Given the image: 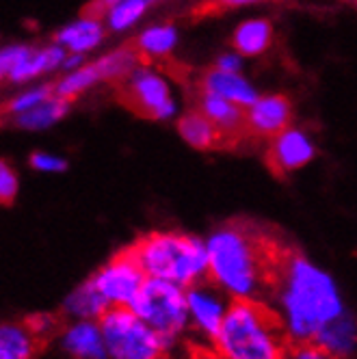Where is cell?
<instances>
[{
  "mask_svg": "<svg viewBox=\"0 0 357 359\" xmlns=\"http://www.w3.org/2000/svg\"><path fill=\"white\" fill-rule=\"evenodd\" d=\"M267 303L290 342H314L325 325L349 312L336 277L295 249H284Z\"/></svg>",
  "mask_w": 357,
  "mask_h": 359,
  "instance_id": "6da1fadb",
  "label": "cell"
},
{
  "mask_svg": "<svg viewBox=\"0 0 357 359\" xmlns=\"http://www.w3.org/2000/svg\"><path fill=\"white\" fill-rule=\"evenodd\" d=\"M284 249L253 223L219 225L206 236L208 279L232 301H269Z\"/></svg>",
  "mask_w": 357,
  "mask_h": 359,
  "instance_id": "7a4b0ae2",
  "label": "cell"
},
{
  "mask_svg": "<svg viewBox=\"0 0 357 359\" xmlns=\"http://www.w3.org/2000/svg\"><path fill=\"white\" fill-rule=\"evenodd\" d=\"M290 340L267 301H232L210 342L219 359H284Z\"/></svg>",
  "mask_w": 357,
  "mask_h": 359,
  "instance_id": "3957f363",
  "label": "cell"
},
{
  "mask_svg": "<svg viewBox=\"0 0 357 359\" xmlns=\"http://www.w3.org/2000/svg\"><path fill=\"white\" fill-rule=\"evenodd\" d=\"M130 251L151 279H163L182 288L208 279L206 238L195 234L156 229L130 245Z\"/></svg>",
  "mask_w": 357,
  "mask_h": 359,
  "instance_id": "277c9868",
  "label": "cell"
},
{
  "mask_svg": "<svg viewBox=\"0 0 357 359\" xmlns=\"http://www.w3.org/2000/svg\"><path fill=\"white\" fill-rule=\"evenodd\" d=\"M130 310L154 329L169 346L177 344L184 333L191 331L187 288L169 284V281L147 277Z\"/></svg>",
  "mask_w": 357,
  "mask_h": 359,
  "instance_id": "5b68a950",
  "label": "cell"
},
{
  "mask_svg": "<svg viewBox=\"0 0 357 359\" xmlns=\"http://www.w3.org/2000/svg\"><path fill=\"white\" fill-rule=\"evenodd\" d=\"M100 325L109 359H165L171 348L130 307H113Z\"/></svg>",
  "mask_w": 357,
  "mask_h": 359,
  "instance_id": "8992f818",
  "label": "cell"
},
{
  "mask_svg": "<svg viewBox=\"0 0 357 359\" xmlns=\"http://www.w3.org/2000/svg\"><path fill=\"white\" fill-rule=\"evenodd\" d=\"M119 102L143 119L165 121L175 115V100L169 83L147 65H139L128 79L119 83Z\"/></svg>",
  "mask_w": 357,
  "mask_h": 359,
  "instance_id": "52a82bcc",
  "label": "cell"
},
{
  "mask_svg": "<svg viewBox=\"0 0 357 359\" xmlns=\"http://www.w3.org/2000/svg\"><path fill=\"white\" fill-rule=\"evenodd\" d=\"M89 279L100 292V297L109 305V310H113V307H130L135 303L147 275L128 247L115 253Z\"/></svg>",
  "mask_w": 357,
  "mask_h": 359,
  "instance_id": "ba28073f",
  "label": "cell"
},
{
  "mask_svg": "<svg viewBox=\"0 0 357 359\" xmlns=\"http://www.w3.org/2000/svg\"><path fill=\"white\" fill-rule=\"evenodd\" d=\"M67 59V50L59 43L33 48L27 43L5 46L0 53V76L13 85L29 83L39 74L63 67Z\"/></svg>",
  "mask_w": 357,
  "mask_h": 359,
  "instance_id": "9c48e42d",
  "label": "cell"
},
{
  "mask_svg": "<svg viewBox=\"0 0 357 359\" xmlns=\"http://www.w3.org/2000/svg\"><path fill=\"white\" fill-rule=\"evenodd\" d=\"M187 305L191 331L213 342L227 316L232 299L219 290L210 279H206L201 284L187 288Z\"/></svg>",
  "mask_w": 357,
  "mask_h": 359,
  "instance_id": "30bf717a",
  "label": "cell"
},
{
  "mask_svg": "<svg viewBox=\"0 0 357 359\" xmlns=\"http://www.w3.org/2000/svg\"><path fill=\"white\" fill-rule=\"evenodd\" d=\"M316 156V145L299 128H288L282 135L269 141L267 161L277 175H288L305 165H310Z\"/></svg>",
  "mask_w": 357,
  "mask_h": 359,
  "instance_id": "8fae6325",
  "label": "cell"
},
{
  "mask_svg": "<svg viewBox=\"0 0 357 359\" xmlns=\"http://www.w3.org/2000/svg\"><path fill=\"white\" fill-rule=\"evenodd\" d=\"M292 107L284 95H262L247 109V137L275 139L290 128Z\"/></svg>",
  "mask_w": 357,
  "mask_h": 359,
  "instance_id": "7c38bea8",
  "label": "cell"
},
{
  "mask_svg": "<svg viewBox=\"0 0 357 359\" xmlns=\"http://www.w3.org/2000/svg\"><path fill=\"white\" fill-rule=\"evenodd\" d=\"M57 340L69 359H109L100 320H67Z\"/></svg>",
  "mask_w": 357,
  "mask_h": 359,
  "instance_id": "4fadbf2b",
  "label": "cell"
},
{
  "mask_svg": "<svg viewBox=\"0 0 357 359\" xmlns=\"http://www.w3.org/2000/svg\"><path fill=\"white\" fill-rule=\"evenodd\" d=\"M197 109L219 128L221 135L225 137L227 147L236 145L241 139L247 137V109L201 89L197 97Z\"/></svg>",
  "mask_w": 357,
  "mask_h": 359,
  "instance_id": "5bb4252c",
  "label": "cell"
},
{
  "mask_svg": "<svg viewBox=\"0 0 357 359\" xmlns=\"http://www.w3.org/2000/svg\"><path fill=\"white\" fill-rule=\"evenodd\" d=\"M199 89L234 102V104H238L243 109H249L253 102L260 97L256 93V89H253V85L247 79H243L238 72H223L219 67H213L201 74Z\"/></svg>",
  "mask_w": 357,
  "mask_h": 359,
  "instance_id": "9a60e30c",
  "label": "cell"
},
{
  "mask_svg": "<svg viewBox=\"0 0 357 359\" xmlns=\"http://www.w3.org/2000/svg\"><path fill=\"white\" fill-rule=\"evenodd\" d=\"M314 342L331 359H351L357 351V318L349 312L321 329Z\"/></svg>",
  "mask_w": 357,
  "mask_h": 359,
  "instance_id": "2e32d148",
  "label": "cell"
},
{
  "mask_svg": "<svg viewBox=\"0 0 357 359\" xmlns=\"http://www.w3.org/2000/svg\"><path fill=\"white\" fill-rule=\"evenodd\" d=\"M177 133H180L184 143H189L191 147L201 149V151L227 147L221 130L199 109L187 111L180 119H177Z\"/></svg>",
  "mask_w": 357,
  "mask_h": 359,
  "instance_id": "e0dca14e",
  "label": "cell"
},
{
  "mask_svg": "<svg viewBox=\"0 0 357 359\" xmlns=\"http://www.w3.org/2000/svg\"><path fill=\"white\" fill-rule=\"evenodd\" d=\"M109 312V305L100 297L91 279H85L76 286L61 305V314L65 320H100Z\"/></svg>",
  "mask_w": 357,
  "mask_h": 359,
  "instance_id": "ac0fdd59",
  "label": "cell"
},
{
  "mask_svg": "<svg viewBox=\"0 0 357 359\" xmlns=\"http://www.w3.org/2000/svg\"><path fill=\"white\" fill-rule=\"evenodd\" d=\"M102 39H105L102 20L83 15L81 20H76V22L67 24L65 29H61L55 37V43L63 46L72 55H85L89 50L97 48L102 43Z\"/></svg>",
  "mask_w": 357,
  "mask_h": 359,
  "instance_id": "d6986e66",
  "label": "cell"
},
{
  "mask_svg": "<svg viewBox=\"0 0 357 359\" xmlns=\"http://www.w3.org/2000/svg\"><path fill=\"white\" fill-rule=\"evenodd\" d=\"M39 342L27 323L7 320L0 327V359H35Z\"/></svg>",
  "mask_w": 357,
  "mask_h": 359,
  "instance_id": "ffe728a7",
  "label": "cell"
},
{
  "mask_svg": "<svg viewBox=\"0 0 357 359\" xmlns=\"http://www.w3.org/2000/svg\"><path fill=\"white\" fill-rule=\"evenodd\" d=\"M273 41V24L264 18H253L238 24L232 43L241 57H258Z\"/></svg>",
  "mask_w": 357,
  "mask_h": 359,
  "instance_id": "44dd1931",
  "label": "cell"
},
{
  "mask_svg": "<svg viewBox=\"0 0 357 359\" xmlns=\"http://www.w3.org/2000/svg\"><path fill=\"white\" fill-rule=\"evenodd\" d=\"M67 111H69V100L55 93L53 97H48L35 109L11 117V123L15 128H22V130H46V128L55 126L59 119H63Z\"/></svg>",
  "mask_w": 357,
  "mask_h": 359,
  "instance_id": "7402d4cb",
  "label": "cell"
},
{
  "mask_svg": "<svg viewBox=\"0 0 357 359\" xmlns=\"http://www.w3.org/2000/svg\"><path fill=\"white\" fill-rule=\"evenodd\" d=\"M175 43H177V31L171 27V24H159V27H151V29L143 31L137 37L135 48L145 65L151 59H163V57L171 55Z\"/></svg>",
  "mask_w": 357,
  "mask_h": 359,
  "instance_id": "603a6c76",
  "label": "cell"
},
{
  "mask_svg": "<svg viewBox=\"0 0 357 359\" xmlns=\"http://www.w3.org/2000/svg\"><path fill=\"white\" fill-rule=\"evenodd\" d=\"M95 83H102V81H100L93 63H89V65H83L81 69H74L67 76H63V79L55 85V93L72 102L74 97H79L81 93L91 89Z\"/></svg>",
  "mask_w": 357,
  "mask_h": 359,
  "instance_id": "cb8c5ba5",
  "label": "cell"
},
{
  "mask_svg": "<svg viewBox=\"0 0 357 359\" xmlns=\"http://www.w3.org/2000/svg\"><path fill=\"white\" fill-rule=\"evenodd\" d=\"M147 7H149V0H121V3L107 18L109 29L117 31V33L130 29L133 24L145 13Z\"/></svg>",
  "mask_w": 357,
  "mask_h": 359,
  "instance_id": "d4e9b609",
  "label": "cell"
},
{
  "mask_svg": "<svg viewBox=\"0 0 357 359\" xmlns=\"http://www.w3.org/2000/svg\"><path fill=\"white\" fill-rule=\"evenodd\" d=\"M55 95V87H33V89H27V91H20L18 95H13L9 102L5 111L15 117V115H22L27 113L31 109H35L37 104H41V102H46L48 97Z\"/></svg>",
  "mask_w": 357,
  "mask_h": 359,
  "instance_id": "484cf974",
  "label": "cell"
},
{
  "mask_svg": "<svg viewBox=\"0 0 357 359\" xmlns=\"http://www.w3.org/2000/svg\"><path fill=\"white\" fill-rule=\"evenodd\" d=\"M27 325L33 329V333L39 338V340H48V338H53V336H59V331H61V320L55 316V314H33L27 318Z\"/></svg>",
  "mask_w": 357,
  "mask_h": 359,
  "instance_id": "4316f807",
  "label": "cell"
},
{
  "mask_svg": "<svg viewBox=\"0 0 357 359\" xmlns=\"http://www.w3.org/2000/svg\"><path fill=\"white\" fill-rule=\"evenodd\" d=\"M20 191V180L18 173L13 171V167H9V163H0V201L9 206V203L15 201Z\"/></svg>",
  "mask_w": 357,
  "mask_h": 359,
  "instance_id": "83f0119b",
  "label": "cell"
},
{
  "mask_svg": "<svg viewBox=\"0 0 357 359\" xmlns=\"http://www.w3.org/2000/svg\"><path fill=\"white\" fill-rule=\"evenodd\" d=\"M31 167L39 173H63L67 169V161L50 151H35L31 156Z\"/></svg>",
  "mask_w": 357,
  "mask_h": 359,
  "instance_id": "f1b7e54d",
  "label": "cell"
},
{
  "mask_svg": "<svg viewBox=\"0 0 357 359\" xmlns=\"http://www.w3.org/2000/svg\"><path fill=\"white\" fill-rule=\"evenodd\" d=\"M284 359H329L316 342H290Z\"/></svg>",
  "mask_w": 357,
  "mask_h": 359,
  "instance_id": "f546056e",
  "label": "cell"
},
{
  "mask_svg": "<svg viewBox=\"0 0 357 359\" xmlns=\"http://www.w3.org/2000/svg\"><path fill=\"white\" fill-rule=\"evenodd\" d=\"M260 3V0H208L206 5H201L199 9H195V15H213L219 11H227V9H238L245 5H253Z\"/></svg>",
  "mask_w": 357,
  "mask_h": 359,
  "instance_id": "4dcf8cb0",
  "label": "cell"
},
{
  "mask_svg": "<svg viewBox=\"0 0 357 359\" xmlns=\"http://www.w3.org/2000/svg\"><path fill=\"white\" fill-rule=\"evenodd\" d=\"M121 3V0H93L85 7V15L87 18H95V20H102V18H109V13Z\"/></svg>",
  "mask_w": 357,
  "mask_h": 359,
  "instance_id": "1f68e13d",
  "label": "cell"
},
{
  "mask_svg": "<svg viewBox=\"0 0 357 359\" xmlns=\"http://www.w3.org/2000/svg\"><path fill=\"white\" fill-rule=\"evenodd\" d=\"M241 65H243V61H241V55L238 53H225V55H221L217 59V65L215 67H219L223 72H238Z\"/></svg>",
  "mask_w": 357,
  "mask_h": 359,
  "instance_id": "d6a6232c",
  "label": "cell"
},
{
  "mask_svg": "<svg viewBox=\"0 0 357 359\" xmlns=\"http://www.w3.org/2000/svg\"><path fill=\"white\" fill-rule=\"evenodd\" d=\"M85 63H83V55H72V53H67V59H65V63H63V69H69V72H74V69H81Z\"/></svg>",
  "mask_w": 357,
  "mask_h": 359,
  "instance_id": "836d02e7",
  "label": "cell"
},
{
  "mask_svg": "<svg viewBox=\"0 0 357 359\" xmlns=\"http://www.w3.org/2000/svg\"><path fill=\"white\" fill-rule=\"evenodd\" d=\"M201 359H219V357H217V355H215V353H213V355H203V357H201Z\"/></svg>",
  "mask_w": 357,
  "mask_h": 359,
  "instance_id": "e575fe53",
  "label": "cell"
},
{
  "mask_svg": "<svg viewBox=\"0 0 357 359\" xmlns=\"http://www.w3.org/2000/svg\"><path fill=\"white\" fill-rule=\"evenodd\" d=\"M329 359H331V357H329Z\"/></svg>",
  "mask_w": 357,
  "mask_h": 359,
  "instance_id": "d590c367",
  "label": "cell"
}]
</instances>
